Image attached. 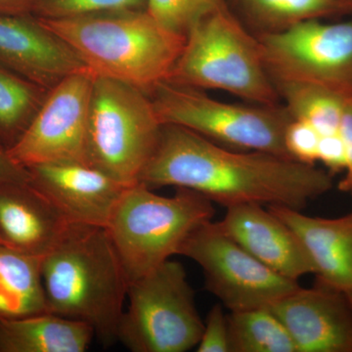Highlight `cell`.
<instances>
[{
    "label": "cell",
    "mask_w": 352,
    "mask_h": 352,
    "mask_svg": "<svg viewBox=\"0 0 352 352\" xmlns=\"http://www.w3.org/2000/svg\"><path fill=\"white\" fill-rule=\"evenodd\" d=\"M138 183L198 192L223 207L258 204L302 210L330 191L332 175L314 164L258 151H238L175 124H163Z\"/></svg>",
    "instance_id": "1"
},
{
    "label": "cell",
    "mask_w": 352,
    "mask_h": 352,
    "mask_svg": "<svg viewBox=\"0 0 352 352\" xmlns=\"http://www.w3.org/2000/svg\"><path fill=\"white\" fill-rule=\"evenodd\" d=\"M41 272L48 312L88 324L104 346L117 340L129 283L105 228L69 223Z\"/></svg>",
    "instance_id": "2"
},
{
    "label": "cell",
    "mask_w": 352,
    "mask_h": 352,
    "mask_svg": "<svg viewBox=\"0 0 352 352\" xmlns=\"http://www.w3.org/2000/svg\"><path fill=\"white\" fill-rule=\"evenodd\" d=\"M39 21L71 46L95 76L131 83L147 94L168 80L186 41L146 10Z\"/></svg>",
    "instance_id": "3"
},
{
    "label": "cell",
    "mask_w": 352,
    "mask_h": 352,
    "mask_svg": "<svg viewBox=\"0 0 352 352\" xmlns=\"http://www.w3.org/2000/svg\"><path fill=\"white\" fill-rule=\"evenodd\" d=\"M176 189L164 197L138 183L126 187L113 210L105 229L129 285L179 254L190 234L214 217L212 201Z\"/></svg>",
    "instance_id": "4"
},
{
    "label": "cell",
    "mask_w": 352,
    "mask_h": 352,
    "mask_svg": "<svg viewBox=\"0 0 352 352\" xmlns=\"http://www.w3.org/2000/svg\"><path fill=\"white\" fill-rule=\"evenodd\" d=\"M168 82L223 90L256 105H280L258 36L229 7L201 20L186 36Z\"/></svg>",
    "instance_id": "5"
},
{
    "label": "cell",
    "mask_w": 352,
    "mask_h": 352,
    "mask_svg": "<svg viewBox=\"0 0 352 352\" xmlns=\"http://www.w3.org/2000/svg\"><path fill=\"white\" fill-rule=\"evenodd\" d=\"M163 124L149 94L131 83L95 76L87 134V164L122 184H138Z\"/></svg>",
    "instance_id": "6"
},
{
    "label": "cell",
    "mask_w": 352,
    "mask_h": 352,
    "mask_svg": "<svg viewBox=\"0 0 352 352\" xmlns=\"http://www.w3.org/2000/svg\"><path fill=\"white\" fill-rule=\"evenodd\" d=\"M148 94L162 124L185 127L230 149L294 160L285 145V131L294 119L285 106L226 103L168 80Z\"/></svg>",
    "instance_id": "7"
},
{
    "label": "cell",
    "mask_w": 352,
    "mask_h": 352,
    "mask_svg": "<svg viewBox=\"0 0 352 352\" xmlns=\"http://www.w3.org/2000/svg\"><path fill=\"white\" fill-rule=\"evenodd\" d=\"M117 340L132 352L195 349L204 323L184 266L171 261L129 285Z\"/></svg>",
    "instance_id": "8"
},
{
    "label": "cell",
    "mask_w": 352,
    "mask_h": 352,
    "mask_svg": "<svg viewBox=\"0 0 352 352\" xmlns=\"http://www.w3.org/2000/svg\"><path fill=\"white\" fill-rule=\"evenodd\" d=\"M178 254L200 266L206 289L230 312L270 307L300 287L254 258L212 220L190 234Z\"/></svg>",
    "instance_id": "9"
},
{
    "label": "cell",
    "mask_w": 352,
    "mask_h": 352,
    "mask_svg": "<svg viewBox=\"0 0 352 352\" xmlns=\"http://www.w3.org/2000/svg\"><path fill=\"white\" fill-rule=\"evenodd\" d=\"M256 36L273 83H308L352 98V21L307 20Z\"/></svg>",
    "instance_id": "10"
},
{
    "label": "cell",
    "mask_w": 352,
    "mask_h": 352,
    "mask_svg": "<svg viewBox=\"0 0 352 352\" xmlns=\"http://www.w3.org/2000/svg\"><path fill=\"white\" fill-rule=\"evenodd\" d=\"M89 69L63 78L48 91L22 138L7 151L23 168L50 163H85L90 95Z\"/></svg>",
    "instance_id": "11"
},
{
    "label": "cell",
    "mask_w": 352,
    "mask_h": 352,
    "mask_svg": "<svg viewBox=\"0 0 352 352\" xmlns=\"http://www.w3.org/2000/svg\"><path fill=\"white\" fill-rule=\"evenodd\" d=\"M27 170L30 184L69 223L106 228L129 187L85 163L41 164Z\"/></svg>",
    "instance_id": "12"
},
{
    "label": "cell",
    "mask_w": 352,
    "mask_h": 352,
    "mask_svg": "<svg viewBox=\"0 0 352 352\" xmlns=\"http://www.w3.org/2000/svg\"><path fill=\"white\" fill-rule=\"evenodd\" d=\"M298 352H352V308L344 292L317 283L271 305Z\"/></svg>",
    "instance_id": "13"
},
{
    "label": "cell",
    "mask_w": 352,
    "mask_h": 352,
    "mask_svg": "<svg viewBox=\"0 0 352 352\" xmlns=\"http://www.w3.org/2000/svg\"><path fill=\"white\" fill-rule=\"evenodd\" d=\"M0 65L47 89L88 69L71 46L32 14L0 15Z\"/></svg>",
    "instance_id": "14"
},
{
    "label": "cell",
    "mask_w": 352,
    "mask_h": 352,
    "mask_svg": "<svg viewBox=\"0 0 352 352\" xmlns=\"http://www.w3.org/2000/svg\"><path fill=\"white\" fill-rule=\"evenodd\" d=\"M263 207L244 204L226 208L217 223L231 239L282 276L298 282L305 275L314 274V263L296 233Z\"/></svg>",
    "instance_id": "15"
},
{
    "label": "cell",
    "mask_w": 352,
    "mask_h": 352,
    "mask_svg": "<svg viewBox=\"0 0 352 352\" xmlns=\"http://www.w3.org/2000/svg\"><path fill=\"white\" fill-rule=\"evenodd\" d=\"M69 222L29 183H0V242L44 256Z\"/></svg>",
    "instance_id": "16"
},
{
    "label": "cell",
    "mask_w": 352,
    "mask_h": 352,
    "mask_svg": "<svg viewBox=\"0 0 352 352\" xmlns=\"http://www.w3.org/2000/svg\"><path fill=\"white\" fill-rule=\"evenodd\" d=\"M296 233L314 263L317 281L339 291L352 289V212L338 219L267 207Z\"/></svg>",
    "instance_id": "17"
},
{
    "label": "cell",
    "mask_w": 352,
    "mask_h": 352,
    "mask_svg": "<svg viewBox=\"0 0 352 352\" xmlns=\"http://www.w3.org/2000/svg\"><path fill=\"white\" fill-rule=\"evenodd\" d=\"M94 337L85 322L50 312L0 320V352H85Z\"/></svg>",
    "instance_id": "18"
},
{
    "label": "cell",
    "mask_w": 352,
    "mask_h": 352,
    "mask_svg": "<svg viewBox=\"0 0 352 352\" xmlns=\"http://www.w3.org/2000/svg\"><path fill=\"white\" fill-rule=\"evenodd\" d=\"M41 263L0 243V320L47 314Z\"/></svg>",
    "instance_id": "19"
},
{
    "label": "cell",
    "mask_w": 352,
    "mask_h": 352,
    "mask_svg": "<svg viewBox=\"0 0 352 352\" xmlns=\"http://www.w3.org/2000/svg\"><path fill=\"white\" fill-rule=\"evenodd\" d=\"M256 36L274 34L303 21L349 14L344 0H233Z\"/></svg>",
    "instance_id": "20"
},
{
    "label": "cell",
    "mask_w": 352,
    "mask_h": 352,
    "mask_svg": "<svg viewBox=\"0 0 352 352\" xmlns=\"http://www.w3.org/2000/svg\"><path fill=\"white\" fill-rule=\"evenodd\" d=\"M48 91L0 65V145L7 151L31 126Z\"/></svg>",
    "instance_id": "21"
},
{
    "label": "cell",
    "mask_w": 352,
    "mask_h": 352,
    "mask_svg": "<svg viewBox=\"0 0 352 352\" xmlns=\"http://www.w3.org/2000/svg\"><path fill=\"white\" fill-rule=\"evenodd\" d=\"M274 85L294 120L307 122L321 136L339 132L344 107L351 98L308 83L276 82Z\"/></svg>",
    "instance_id": "22"
},
{
    "label": "cell",
    "mask_w": 352,
    "mask_h": 352,
    "mask_svg": "<svg viewBox=\"0 0 352 352\" xmlns=\"http://www.w3.org/2000/svg\"><path fill=\"white\" fill-rule=\"evenodd\" d=\"M230 352H298L279 318L268 307L227 315Z\"/></svg>",
    "instance_id": "23"
},
{
    "label": "cell",
    "mask_w": 352,
    "mask_h": 352,
    "mask_svg": "<svg viewBox=\"0 0 352 352\" xmlns=\"http://www.w3.org/2000/svg\"><path fill=\"white\" fill-rule=\"evenodd\" d=\"M226 7V0H146V12L157 24L183 36L201 20Z\"/></svg>",
    "instance_id": "24"
},
{
    "label": "cell",
    "mask_w": 352,
    "mask_h": 352,
    "mask_svg": "<svg viewBox=\"0 0 352 352\" xmlns=\"http://www.w3.org/2000/svg\"><path fill=\"white\" fill-rule=\"evenodd\" d=\"M146 0H34L32 15L39 19H67L108 12L144 11Z\"/></svg>",
    "instance_id": "25"
},
{
    "label": "cell",
    "mask_w": 352,
    "mask_h": 352,
    "mask_svg": "<svg viewBox=\"0 0 352 352\" xmlns=\"http://www.w3.org/2000/svg\"><path fill=\"white\" fill-rule=\"evenodd\" d=\"M321 135L302 120H292L285 131L287 151L295 161L314 164L318 161V147Z\"/></svg>",
    "instance_id": "26"
},
{
    "label": "cell",
    "mask_w": 352,
    "mask_h": 352,
    "mask_svg": "<svg viewBox=\"0 0 352 352\" xmlns=\"http://www.w3.org/2000/svg\"><path fill=\"white\" fill-rule=\"evenodd\" d=\"M197 352H230L228 322L221 303L210 308Z\"/></svg>",
    "instance_id": "27"
},
{
    "label": "cell",
    "mask_w": 352,
    "mask_h": 352,
    "mask_svg": "<svg viewBox=\"0 0 352 352\" xmlns=\"http://www.w3.org/2000/svg\"><path fill=\"white\" fill-rule=\"evenodd\" d=\"M318 161H321L333 173L346 170V148L339 132L321 136Z\"/></svg>",
    "instance_id": "28"
},
{
    "label": "cell",
    "mask_w": 352,
    "mask_h": 352,
    "mask_svg": "<svg viewBox=\"0 0 352 352\" xmlns=\"http://www.w3.org/2000/svg\"><path fill=\"white\" fill-rule=\"evenodd\" d=\"M339 134L344 141L346 153V176L340 182L339 187L346 191L352 185V98L349 99L342 113Z\"/></svg>",
    "instance_id": "29"
},
{
    "label": "cell",
    "mask_w": 352,
    "mask_h": 352,
    "mask_svg": "<svg viewBox=\"0 0 352 352\" xmlns=\"http://www.w3.org/2000/svg\"><path fill=\"white\" fill-rule=\"evenodd\" d=\"M27 168L14 163L6 148L0 145V183H29Z\"/></svg>",
    "instance_id": "30"
},
{
    "label": "cell",
    "mask_w": 352,
    "mask_h": 352,
    "mask_svg": "<svg viewBox=\"0 0 352 352\" xmlns=\"http://www.w3.org/2000/svg\"><path fill=\"white\" fill-rule=\"evenodd\" d=\"M34 0H0V15L32 14Z\"/></svg>",
    "instance_id": "31"
},
{
    "label": "cell",
    "mask_w": 352,
    "mask_h": 352,
    "mask_svg": "<svg viewBox=\"0 0 352 352\" xmlns=\"http://www.w3.org/2000/svg\"><path fill=\"white\" fill-rule=\"evenodd\" d=\"M344 295L346 296L347 300H349V305L352 308V289H349V291L344 292Z\"/></svg>",
    "instance_id": "32"
},
{
    "label": "cell",
    "mask_w": 352,
    "mask_h": 352,
    "mask_svg": "<svg viewBox=\"0 0 352 352\" xmlns=\"http://www.w3.org/2000/svg\"><path fill=\"white\" fill-rule=\"evenodd\" d=\"M344 4H346L349 13L352 15V0H344Z\"/></svg>",
    "instance_id": "33"
},
{
    "label": "cell",
    "mask_w": 352,
    "mask_h": 352,
    "mask_svg": "<svg viewBox=\"0 0 352 352\" xmlns=\"http://www.w3.org/2000/svg\"><path fill=\"white\" fill-rule=\"evenodd\" d=\"M344 192H347V193H351V196H352V185H351V186H349V187H347V188L346 189V191H344Z\"/></svg>",
    "instance_id": "34"
},
{
    "label": "cell",
    "mask_w": 352,
    "mask_h": 352,
    "mask_svg": "<svg viewBox=\"0 0 352 352\" xmlns=\"http://www.w3.org/2000/svg\"><path fill=\"white\" fill-rule=\"evenodd\" d=\"M0 243H1V242H0Z\"/></svg>",
    "instance_id": "35"
}]
</instances>
